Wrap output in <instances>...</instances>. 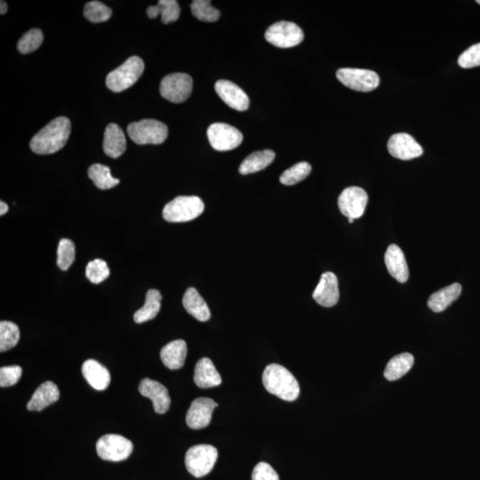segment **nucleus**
Instances as JSON below:
<instances>
[{
	"mask_svg": "<svg viewBox=\"0 0 480 480\" xmlns=\"http://www.w3.org/2000/svg\"><path fill=\"white\" fill-rule=\"evenodd\" d=\"M130 139L139 145L161 144L167 140L168 128L164 123L156 120H143L128 126Z\"/></svg>",
	"mask_w": 480,
	"mask_h": 480,
	"instance_id": "5",
	"label": "nucleus"
},
{
	"mask_svg": "<svg viewBox=\"0 0 480 480\" xmlns=\"http://www.w3.org/2000/svg\"><path fill=\"white\" fill-rule=\"evenodd\" d=\"M265 39L277 48H290L301 44L305 34L297 24L282 21L272 24L266 31Z\"/></svg>",
	"mask_w": 480,
	"mask_h": 480,
	"instance_id": "7",
	"label": "nucleus"
},
{
	"mask_svg": "<svg viewBox=\"0 0 480 480\" xmlns=\"http://www.w3.org/2000/svg\"><path fill=\"white\" fill-rule=\"evenodd\" d=\"M23 374L19 366L3 367L0 369V386L2 388L10 387L17 384Z\"/></svg>",
	"mask_w": 480,
	"mask_h": 480,
	"instance_id": "38",
	"label": "nucleus"
},
{
	"mask_svg": "<svg viewBox=\"0 0 480 480\" xmlns=\"http://www.w3.org/2000/svg\"><path fill=\"white\" fill-rule=\"evenodd\" d=\"M384 260L391 276L400 283H406L409 280V270L402 248L397 245H389L385 252Z\"/></svg>",
	"mask_w": 480,
	"mask_h": 480,
	"instance_id": "18",
	"label": "nucleus"
},
{
	"mask_svg": "<svg viewBox=\"0 0 480 480\" xmlns=\"http://www.w3.org/2000/svg\"><path fill=\"white\" fill-rule=\"evenodd\" d=\"M126 150V139L121 126L114 123L108 125L104 132V153L110 158H118L125 153Z\"/></svg>",
	"mask_w": 480,
	"mask_h": 480,
	"instance_id": "21",
	"label": "nucleus"
},
{
	"mask_svg": "<svg viewBox=\"0 0 480 480\" xmlns=\"http://www.w3.org/2000/svg\"><path fill=\"white\" fill-rule=\"evenodd\" d=\"M368 202V195L362 188L349 187L338 198V207L347 218L359 219L364 215Z\"/></svg>",
	"mask_w": 480,
	"mask_h": 480,
	"instance_id": "12",
	"label": "nucleus"
},
{
	"mask_svg": "<svg viewBox=\"0 0 480 480\" xmlns=\"http://www.w3.org/2000/svg\"><path fill=\"white\" fill-rule=\"evenodd\" d=\"M83 377L96 391H104L111 384V374L106 367L96 360H86L82 366Z\"/></svg>",
	"mask_w": 480,
	"mask_h": 480,
	"instance_id": "19",
	"label": "nucleus"
},
{
	"mask_svg": "<svg viewBox=\"0 0 480 480\" xmlns=\"http://www.w3.org/2000/svg\"><path fill=\"white\" fill-rule=\"evenodd\" d=\"M312 165L307 162H300L288 168L280 176V183L285 185H295L305 180L312 172Z\"/></svg>",
	"mask_w": 480,
	"mask_h": 480,
	"instance_id": "33",
	"label": "nucleus"
},
{
	"mask_svg": "<svg viewBox=\"0 0 480 480\" xmlns=\"http://www.w3.org/2000/svg\"><path fill=\"white\" fill-rule=\"evenodd\" d=\"M461 294V286L454 283L444 287L432 294L428 300L429 308L434 312H442L459 298Z\"/></svg>",
	"mask_w": 480,
	"mask_h": 480,
	"instance_id": "25",
	"label": "nucleus"
},
{
	"mask_svg": "<svg viewBox=\"0 0 480 480\" xmlns=\"http://www.w3.org/2000/svg\"><path fill=\"white\" fill-rule=\"evenodd\" d=\"M162 295L160 291L150 290L147 292L145 303L133 315L136 323L142 324L155 319L161 309Z\"/></svg>",
	"mask_w": 480,
	"mask_h": 480,
	"instance_id": "27",
	"label": "nucleus"
},
{
	"mask_svg": "<svg viewBox=\"0 0 480 480\" xmlns=\"http://www.w3.org/2000/svg\"><path fill=\"white\" fill-rule=\"evenodd\" d=\"M183 305L188 313L201 322H205L211 317L207 302L193 287L188 288L183 295Z\"/></svg>",
	"mask_w": 480,
	"mask_h": 480,
	"instance_id": "24",
	"label": "nucleus"
},
{
	"mask_svg": "<svg viewBox=\"0 0 480 480\" xmlns=\"http://www.w3.org/2000/svg\"><path fill=\"white\" fill-rule=\"evenodd\" d=\"M194 382L198 387L208 389L221 384L222 377L212 360L203 358L195 367Z\"/></svg>",
	"mask_w": 480,
	"mask_h": 480,
	"instance_id": "22",
	"label": "nucleus"
},
{
	"mask_svg": "<svg viewBox=\"0 0 480 480\" xmlns=\"http://www.w3.org/2000/svg\"><path fill=\"white\" fill-rule=\"evenodd\" d=\"M7 4L5 1L0 2V14H5L7 12Z\"/></svg>",
	"mask_w": 480,
	"mask_h": 480,
	"instance_id": "43",
	"label": "nucleus"
},
{
	"mask_svg": "<svg viewBox=\"0 0 480 480\" xmlns=\"http://www.w3.org/2000/svg\"><path fill=\"white\" fill-rule=\"evenodd\" d=\"M187 357V344L183 340L169 342L162 348L160 359L165 367L171 370H178L184 366Z\"/></svg>",
	"mask_w": 480,
	"mask_h": 480,
	"instance_id": "23",
	"label": "nucleus"
},
{
	"mask_svg": "<svg viewBox=\"0 0 480 480\" xmlns=\"http://www.w3.org/2000/svg\"><path fill=\"white\" fill-rule=\"evenodd\" d=\"M162 23L168 24L178 21L180 14V9L175 0H160L158 2Z\"/></svg>",
	"mask_w": 480,
	"mask_h": 480,
	"instance_id": "37",
	"label": "nucleus"
},
{
	"mask_svg": "<svg viewBox=\"0 0 480 480\" xmlns=\"http://www.w3.org/2000/svg\"><path fill=\"white\" fill-rule=\"evenodd\" d=\"M414 356L410 353H402L389 361L384 370V377L389 381H396L409 373L413 367Z\"/></svg>",
	"mask_w": 480,
	"mask_h": 480,
	"instance_id": "28",
	"label": "nucleus"
},
{
	"mask_svg": "<svg viewBox=\"0 0 480 480\" xmlns=\"http://www.w3.org/2000/svg\"><path fill=\"white\" fill-rule=\"evenodd\" d=\"M388 150L392 157L402 160H411L424 153L422 146L412 136L406 133H395L388 142Z\"/></svg>",
	"mask_w": 480,
	"mask_h": 480,
	"instance_id": "13",
	"label": "nucleus"
},
{
	"mask_svg": "<svg viewBox=\"0 0 480 480\" xmlns=\"http://www.w3.org/2000/svg\"><path fill=\"white\" fill-rule=\"evenodd\" d=\"M208 137L211 146L218 151L236 149L243 141L240 130L225 123H214L209 126Z\"/></svg>",
	"mask_w": 480,
	"mask_h": 480,
	"instance_id": "11",
	"label": "nucleus"
},
{
	"mask_svg": "<svg viewBox=\"0 0 480 480\" xmlns=\"http://www.w3.org/2000/svg\"><path fill=\"white\" fill-rule=\"evenodd\" d=\"M262 382L268 392L286 402H295L300 395V386L297 379L280 364H272L266 367L262 374Z\"/></svg>",
	"mask_w": 480,
	"mask_h": 480,
	"instance_id": "2",
	"label": "nucleus"
},
{
	"mask_svg": "<svg viewBox=\"0 0 480 480\" xmlns=\"http://www.w3.org/2000/svg\"><path fill=\"white\" fill-rule=\"evenodd\" d=\"M71 131V121L68 118H56L31 139V149L39 155L56 153L67 143Z\"/></svg>",
	"mask_w": 480,
	"mask_h": 480,
	"instance_id": "1",
	"label": "nucleus"
},
{
	"mask_svg": "<svg viewBox=\"0 0 480 480\" xmlns=\"http://www.w3.org/2000/svg\"><path fill=\"white\" fill-rule=\"evenodd\" d=\"M144 71V63L139 56H132L110 72L106 78L108 88L115 93H121L131 88L139 81Z\"/></svg>",
	"mask_w": 480,
	"mask_h": 480,
	"instance_id": "3",
	"label": "nucleus"
},
{
	"mask_svg": "<svg viewBox=\"0 0 480 480\" xmlns=\"http://www.w3.org/2000/svg\"><path fill=\"white\" fill-rule=\"evenodd\" d=\"M88 176L100 190H110L120 183V180L111 175V169L102 164L92 165L88 169Z\"/></svg>",
	"mask_w": 480,
	"mask_h": 480,
	"instance_id": "29",
	"label": "nucleus"
},
{
	"mask_svg": "<svg viewBox=\"0 0 480 480\" xmlns=\"http://www.w3.org/2000/svg\"><path fill=\"white\" fill-rule=\"evenodd\" d=\"M111 16H113V11L102 2L91 1L85 6L84 16L91 23H104L110 20Z\"/></svg>",
	"mask_w": 480,
	"mask_h": 480,
	"instance_id": "32",
	"label": "nucleus"
},
{
	"mask_svg": "<svg viewBox=\"0 0 480 480\" xmlns=\"http://www.w3.org/2000/svg\"><path fill=\"white\" fill-rule=\"evenodd\" d=\"M133 449V443L121 435H104L96 443L97 454L106 461H121L128 459Z\"/></svg>",
	"mask_w": 480,
	"mask_h": 480,
	"instance_id": "10",
	"label": "nucleus"
},
{
	"mask_svg": "<svg viewBox=\"0 0 480 480\" xmlns=\"http://www.w3.org/2000/svg\"><path fill=\"white\" fill-rule=\"evenodd\" d=\"M75 260V245L71 240L63 239L57 249V265L63 270H67Z\"/></svg>",
	"mask_w": 480,
	"mask_h": 480,
	"instance_id": "36",
	"label": "nucleus"
},
{
	"mask_svg": "<svg viewBox=\"0 0 480 480\" xmlns=\"http://www.w3.org/2000/svg\"><path fill=\"white\" fill-rule=\"evenodd\" d=\"M348 220H349V223H352L353 222H354V219H352V218H348Z\"/></svg>",
	"mask_w": 480,
	"mask_h": 480,
	"instance_id": "44",
	"label": "nucleus"
},
{
	"mask_svg": "<svg viewBox=\"0 0 480 480\" xmlns=\"http://www.w3.org/2000/svg\"><path fill=\"white\" fill-rule=\"evenodd\" d=\"M205 205L196 196H180L169 202L163 209V218L169 223L193 221L204 212Z\"/></svg>",
	"mask_w": 480,
	"mask_h": 480,
	"instance_id": "4",
	"label": "nucleus"
},
{
	"mask_svg": "<svg viewBox=\"0 0 480 480\" xmlns=\"http://www.w3.org/2000/svg\"><path fill=\"white\" fill-rule=\"evenodd\" d=\"M218 459V451L211 445L190 447L185 456L187 471L194 477L202 478L210 474Z\"/></svg>",
	"mask_w": 480,
	"mask_h": 480,
	"instance_id": "6",
	"label": "nucleus"
},
{
	"mask_svg": "<svg viewBox=\"0 0 480 480\" xmlns=\"http://www.w3.org/2000/svg\"><path fill=\"white\" fill-rule=\"evenodd\" d=\"M218 406V403L209 398L195 399L187 412V425L193 429L208 427L211 422L213 412Z\"/></svg>",
	"mask_w": 480,
	"mask_h": 480,
	"instance_id": "14",
	"label": "nucleus"
},
{
	"mask_svg": "<svg viewBox=\"0 0 480 480\" xmlns=\"http://www.w3.org/2000/svg\"><path fill=\"white\" fill-rule=\"evenodd\" d=\"M215 91L223 102L233 109L245 111L249 107V98L239 86L229 81L216 82Z\"/></svg>",
	"mask_w": 480,
	"mask_h": 480,
	"instance_id": "17",
	"label": "nucleus"
},
{
	"mask_svg": "<svg viewBox=\"0 0 480 480\" xmlns=\"http://www.w3.org/2000/svg\"><path fill=\"white\" fill-rule=\"evenodd\" d=\"M458 64L464 68L480 66V43L464 51L458 59Z\"/></svg>",
	"mask_w": 480,
	"mask_h": 480,
	"instance_id": "39",
	"label": "nucleus"
},
{
	"mask_svg": "<svg viewBox=\"0 0 480 480\" xmlns=\"http://www.w3.org/2000/svg\"><path fill=\"white\" fill-rule=\"evenodd\" d=\"M86 275L90 282L93 284L102 283L110 276L109 266L103 260H93L86 266Z\"/></svg>",
	"mask_w": 480,
	"mask_h": 480,
	"instance_id": "35",
	"label": "nucleus"
},
{
	"mask_svg": "<svg viewBox=\"0 0 480 480\" xmlns=\"http://www.w3.org/2000/svg\"><path fill=\"white\" fill-rule=\"evenodd\" d=\"M338 81L359 92H371L378 88L380 78L377 72L363 68H342L337 72Z\"/></svg>",
	"mask_w": 480,
	"mask_h": 480,
	"instance_id": "9",
	"label": "nucleus"
},
{
	"mask_svg": "<svg viewBox=\"0 0 480 480\" xmlns=\"http://www.w3.org/2000/svg\"><path fill=\"white\" fill-rule=\"evenodd\" d=\"M43 39H44V36H43L42 31L39 29H32V30L24 34L18 42V51L24 53V55L34 52L42 45Z\"/></svg>",
	"mask_w": 480,
	"mask_h": 480,
	"instance_id": "34",
	"label": "nucleus"
},
{
	"mask_svg": "<svg viewBox=\"0 0 480 480\" xmlns=\"http://www.w3.org/2000/svg\"><path fill=\"white\" fill-rule=\"evenodd\" d=\"M139 392L153 402L155 412L160 414L168 412L171 405V399L168 389L163 384L145 378L140 382Z\"/></svg>",
	"mask_w": 480,
	"mask_h": 480,
	"instance_id": "15",
	"label": "nucleus"
},
{
	"mask_svg": "<svg viewBox=\"0 0 480 480\" xmlns=\"http://www.w3.org/2000/svg\"><path fill=\"white\" fill-rule=\"evenodd\" d=\"M477 3L480 5V0H478Z\"/></svg>",
	"mask_w": 480,
	"mask_h": 480,
	"instance_id": "45",
	"label": "nucleus"
},
{
	"mask_svg": "<svg viewBox=\"0 0 480 480\" xmlns=\"http://www.w3.org/2000/svg\"><path fill=\"white\" fill-rule=\"evenodd\" d=\"M60 399L58 387L53 382H45L36 389L27 404L29 411H42Z\"/></svg>",
	"mask_w": 480,
	"mask_h": 480,
	"instance_id": "20",
	"label": "nucleus"
},
{
	"mask_svg": "<svg viewBox=\"0 0 480 480\" xmlns=\"http://www.w3.org/2000/svg\"><path fill=\"white\" fill-rule=\"evenodd\" d=\"M252 480H280V477L269 464L261 461L252 471Z\"/></svg>",
	"mask_w": 480,
	"mask_h": 480,
	"instance_id": "40",
	"label": "nucleus"
},
{
	"mask_svg": "<svg viewBox=\"0 0 480 480\" xmlns=\"http://www.w3.org/2000/svg\"><path fill=\"white\" fill-rule=\"evenodd\" d=\"M275 153L273 150H265L255 151V153L249 155L245 160L242 162L240 167L241 175H249L252 173H257L269 167L275 160Z\"/></svg>",
	"mask_w": 480,
	"mask_h": 480,
	"instance_id": "26",
	"label": "nucleus"
},
{
	"mask_svg": "<svg viewBox=\"0 0 480 480\" xmlns=\"http://www.w3.org/2000/svg\"><path fill=\"white\" fill-rule=\"evenodd\" d=\"M190 9L197 19L208 23L218 21L221 16L220 11L212 6L211 1L208 0H194L191 3Z\"/></svg>",
	"mask_w": 480,
	"mask_h": 480,
	"instance_id": "31",
	"label": "nucleus"
},
{
	"mask_svg": "<svg viewBox=\"0 0 480 480\" xmlns=\"http://www.w3.org/2000/svg\"><path fill=\"white\" fill-rule=\"evenodd\" d=\"M147 14L150 19H155V18H157L158 16H160V9H158V5L156 6H150L148 7L147 9Z\"/></svg>",
	"mask_w": 480,
	"mask_h": 480,
	"instance_id": "41",
	"label": "nucleus"
},
{
	"mask_svg": "<svg viewBox=\"0 0 480 480\" xmlns=\"http://www.w3.org/2000/svg\"><path fill=\"white\" fill-rule=\"evenodd\" d=\"M193 81L186 73H173L165 76L160 83V95L174 103L185 102L193 93Z\"/></svg>",
	"mask_w": 480,
	"mask_h": 480,
	"instance_id": "8",
	"label": "nucleus"
},
{
	"mask_svg": "<svg viewBox=\"0 0 480 480\" xmlns=\"http://www.w3.org/2000/svg\"><path fill=\"white\" fill-rule=\"evenodd\" d=\"M312 297L316 302L327 308L337 305L340 297L337 276L333 272L324 273L313 292Z\"/></svg>",
	"mask_w": 480,
	"mask_h": 480,
	"instance_id": "16",
	"label": "nucleus"
},
{
	"mask_svg": "<svg viewBox=\"0 0 480 480\" xmlns=\"http://www.w3.org/2000/svg\"><path fill=\"white\" fill-rule=\"evenodd\" d=\"M7 211H9V205L5 202H0V215H6Z\"/></svg>",
	"mask_w": 480,
	"mask_h": 480,
	"instance_id": "42",
	"label": "nucleus"
},
{
	"mask_svg": "<svg viewBox=\"0 0 480 480\" xmlns=\"http://www.w3.org/2000/svg\"><path fill=\"white\" fill-rule=\"evenodd\" d=\"M20 340V330L17 325L11 321L0 323V352H7L16 346Z\"/></svg>",
	"mask_w": 480,
	"mask_h": 480,
	"instance_id": "30",
	"label": "nucleus"
}]
</instances>
